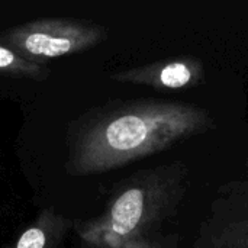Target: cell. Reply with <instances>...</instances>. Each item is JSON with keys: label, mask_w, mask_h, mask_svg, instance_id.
Masks as SVG:
<instances>
[{"label": "cell", "mask_w": 248, "mask_h": 248, "mask_svg": "<svg viewBox=\"0 0 248 248\" xmlns=\"http://www.w3.org/2000/svg\"><path fill=\"white\" fill-rule=\"evenodd\" d=\"M215 128V118L195 103L113 102L84 115L71 128L65 170L71 176L105 173Z\"/></svg>", "instance_id": "6da1fadb"}, {"label": "cell", "mask_w": 248, "mask_h": 248, "mask_svg": "<svg viewBox=\"0 0 248 248\" xmlns=\"http://www.w3.org/2000/svg\"><path fill=\"white\" fill-rule=\"evenodd\" d=\"M189 169L182 161L141 170L121 182L105 211L73 228L92 248H119L155 237L179 209L187 190Z\"/></svg>", "instance_id": "7a4b0ae2"}, {"label": "cell", "mask_w": 248, "mask_h": 248, "mask_svg": "<svg viewBox=\"0 0 248 248\" xmlns=\"http://www.w3.org/2000/svg\"><path fill=\"white\" fill-rule=\"evenodd\" d=\"M108 36L106 29L90 20L46 17L31 20L0 33V42L12 46L28 60L46 65V61L87 51Z\"/></svg>", "instance_id": "3957f363"}, {"label": "cell", "mask_w": 248, "mask_h": 248, "mask_svg": "<svg viewBox=\"0 0 248 248\" xmlns=\"http://www.w3.org/2000/svg\"><path fill=\"white\" fill-rule=\"evenodd\" d=\"M189 248H248V160L240 179L218 187Z\"/></svg>", "instance_id": "277c9868"}, {"label": "cell", "mask_w": 248, "mask_h": 248, "mask_svg": "<svg viewBox=\"0 0 248 248\" xmlns=\"http://www.w3.org/2000/svg\"><path fill=\"white\" fill-rule=\"evenodd\" d=\"M110 77L119 83L148 86L155 90H183L203 83L205 65L198 57L186 55L121 70Z\"/></svg>", "instance_id": "5b68a950"}, {"label": "cell", "mask_w": 248, "mask_h": 248, "mask_svg": "<svg viewBox=\"0 0 248 248\" xmlns=\"http://www.w3.org/2000/svg\"><path fill=\"white\" fill-rule=\"evenodd\" d=\"M73 225L71 219L64 218L52 208L42 209L7 248H58Z\"/></svg>", "instance_id": "8992f818"}, {"label": "cell", "mask_w": 248, "mask_h": 248, "mask_svg": "<svg viewBox=\"0 0 248 248\" xmlns=\"http://www.w3.org/2000/svg\"><path fill=\"white\" fill-rule=\"evenodd\" d=\"M0 74L44 80L48 77V65L33 62L12 46L0 42Z\"/></svg>", "instance_id": "52a82bcc"}, {"label": "cell", "mask_w": 248, "mask_h": 248, "mask_svg": "<svg viewBox=\"0 0 248 248\" xmlns=\"http://www.w3.org/2000/svg\"><path fill=\"white\" fill-rule=\"evenodd\" d=\"M119 248H176V240L174 238L164 240V238L153 237V238H147V240L132 241V243H128Z\"/></svg>", "instance_id": "ba28073f"}]
</instances>
